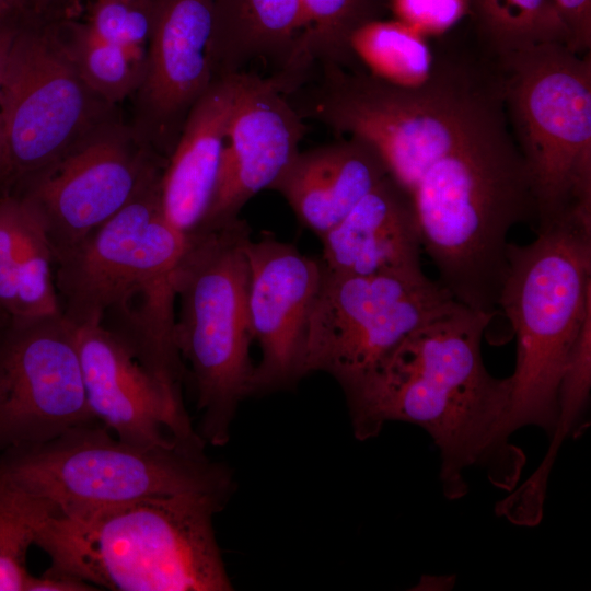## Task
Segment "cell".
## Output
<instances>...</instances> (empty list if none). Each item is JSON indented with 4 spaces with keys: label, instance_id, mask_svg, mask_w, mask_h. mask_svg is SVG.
Listing matches in <instances>:
<instances>
[{
    "label": "cell",
    "instance_id": "obj_1",
    "mask_svg": "<svg viewBox=\"0 0 591 591\" xmlns=\"http://www.w3.org/2000/svg\"><path fill=\"white\" fill-rule=\"evenodd\" d=\"M495 314L456 303L410 333L359 385L346 392L358 439L375 436L386 421L419 426L441 460L444 495L467 490L464 472L486 465L495 483L510 489L523 465L503 427L510 403L509 378L486 369L483 336Z\"/></svg>",
    "mask_w": 591,
    "mask_h": 591
},
{
    "label": "cell",
    "instance_id": "obj_2",
    "mask_svg": "<svg viewBox=\"0 0 591 591\" xmlns=\"http://www.w3.org/2000/svg\"><path fill=\"white\" fill-rule=\"evenodd\" d=\"M223 495L187 494L25 515L49 557L43 575L97 590H230L212 528Z\"/></svg>",
    "mask_w": 591,
    "mask_h": 591
},
{
    "label": "cell",
    "instance_id": "obj_3",
    "mask_svg": "<svg viewBox=\"0 0 591 591\" xmlns=\"http://www.w3.org/2000/svg\"><path fill=\"white\" fill-rule=\"evenodd\" d=\"M412 197L422 251L462 305L498 312L508 234L536 219L530 177L511 132L455 148L419 178Z\"/></svg>",
    "mask_w": 591,
    "mask_h": 591
},
{
    "label": "cell",
    "instance_id": "obj_4",
    "mask_svg": "<svg viewBox=\"0 0 591 591\" xmlns=\"http://www.w3.org/2000/svg\"><path fill=\"white\" fill-rule=\"evenodd\" d=\"M536 232L526 245L509 243L498 298L517 337L506 439L524 426L552 434L560 380L591 314V217L569 213Z\"/></svg>",
    "mask_w": 591,
    "mask_h": 591
},
{
    "label": "cell",
    "instance_id": "obj_5",
    "mask_svg": "<svg viewBox=\"0 0 591 591\" xmlns=\"http://www.w3.org/2000/svg\"><path fill=\"white\" fill-rule=\"evenodd\" d=\"M202 447H137L95 420L0 453V503L25 515H56L147 497L224 496L227 474Z\"/></svg>",
    "mask_w": 591,
    "mask_h": 591
},
{
    "label": "cell",
    "instance_id": "obj_6",
    "mask_svg": "<svg viewBox=\"0 0 591 591\" xmlns=\"http://www.w3.org/2000/svg\"><path fill=\"white\" fill-rule=\"evenodd\" d=\"M248 224L236 218L187 237L176 266L175 344L189 363L200 438L223 444L239 402L253 392Z\"/></svg>",
    "mask_w": 591,
    "mask_h": 591
},
{
    "label": "cell",
    "instance_id": "obj_7",
    "mask_svg": "<svg viewBox=\"0 0 591 591\" xmlns=\"http://www.w3.org/2000/svg\"><path fill=\"white\" fill-rule=\"evenodd\" d=\"M508 121L537 225L591 216V57L544 43L498 57Z\"/></svg>",
    "mask_w": 591,
    "mask_h": 591
},
{
    "label": "cell",
    "instance_id": "obj_8",
    "mask_svg": "<svg viewBox=\"0 0 591 591\" xmlns=\"http://www.w3.org/2000/svg\"><path fill=\"white\" fill-rule=\"evenodd\" d=\"M456 303L425 274L343 275L323 267L302 375L324 371L346 392L364 381L415 329Z\"/></svg>",
    "mask_w": 591,
    "mask_h": 591
},
{
    "label": "cell",
    "instance_id": "obj_9",
    "mask_svg": "<svg viewBox=\"0 0 591 591\" xmlns=\"http://www.w3.org/2000/svg\"><path fill=\"white\" fill-rule=\"evenodd\" d=\"M108 105L83 81L61 36L15 31L2 104L9 177L25 183L51 166L102 126Z\"/></svg>",
    "mask_w": 591,
    "mask_h": 591
},
{
    "label": "cell",
    "instance_id": "obj_10",
    "mask_svg": "<svg viewBox=\"0 0 591 591\" xmlns=\"http://www.w3.org/2000/svg\"><path fill=\"white\" fill-rule=\"evenodd\" d=\"M160 177L55 259L59 310L72 326L100 324L108 309L144 280L177 266L187 237L162 213Z\"/></svg>",
    "mask_w": 591,
    "mask_h": 591
},
{
    "label": "cell",
    "instance_id": "obj_11",
    "mask_svg": "<svg viewBox=\"0 0 591 591\" xmlns=\"http://www.w3.org/2000/svg\"><path fill=\"white\" fill-rule=\"evenodd\" d=\"M95 420L61 313L0 320V453Z\"/></svg>",
    "mask_w": 591,
    "mask_h": 591
},
{
    "label": "cell",
    "instance_id": "obj_12",
    "mask_svg": "<svg viewBox=\"0 0 591 591\" xmlns=\"http://www.w3.org/2000/svg\"><path fill=\"white\" fill-rule=\"evenodd\" d=\"M165 160L136 139L102 125L22 192L43 219L56 259L116 215Z\"/></svg>",
    "mask_w": 591,
    "mask_h": 591
},
{
    "label": "cell",
    "instance_id": "obj_13",
    "mask_svg": "<svg viewBox=\"0 0 591 591\" xmlns=\"http://www.w3.org/2000/svg\"><path fill=\"white\" fill-rule=\"evenodd\" d=\"M303 120L277 76L241 73L215 194L196 232L239 218L251 198L271 188L300 151Z\"/></svg>",
    "mask_w": 591,
    "mask_h": 591
},
{
    "label": "cell",
    "instance_id": "obj_14",
    "mask_svg": "<svg viewBox=\"0 0 591 591\" xmlns=\"http://www.w3.org/2000/svg\"><path fill=\"white\" fill-rule=\"evenodd\" d=\"M216 0H158L144 73L137 89L143 144L163 159L192 107L215 81Z\"/></svg>",
    "mask_w": 591,
    "mask_h": 591
},
{
    "label": "cell",
    "instance_id": "obj_15",
    "mask_svg": "<svg viewBox=\"0 0 591 591\" xmlns=\"http://www.w3.org/2000/svg\"><path fill=\"white\" fill-rule=\"evenodd\" d=\"M248 314L262 359L254 370L253 392L294 382L302 361L311 311L323 265L294 245L269 234L248 241Z\"/></svg>",
    "mask_w": 591,
    "mask_h": 591
},
{
    "label": "cell",
    "instance_id": "obj_16",
    "mask_svg": "<svg viewBox=\"0 0 591 591\" xmlns=\"http://www.w3.org/2000/svg\"><path fill=\"white\" fill-rule=\"evenodd\" d=\"M74 332L89 408L119 440L143 448L205 443L187 413L111 332L100 324Z\"/></svg>",
    "mask_w": 591,
    "mask_h": 591
},
{
    "label": "cell",
    "instance_id": "obj_17",
    "mask_svg": "<svg viewBox=\"0 0 591 591\" xmlns=\"http://www.w3.org/2000/svg\"><path fill=\"white\" fill-rule=\"evenodd\" d=\"M323 267L355 276L425 274L409 194L389 174L320 237Z\"/></svg>",
    "mask_w": 591,
    "mask_h": 591
},
{
    "label": "cell",
    "instance_id": "obj_18",
    "mask_svg": "<svg viewBox=\"0 0 591 591\" xmlns=\"http://www.w3.org/2000/svg\"><path fill=\"white\" fill-rule=\"evenodd\" d=\"M241 73L215 80L195 103L162 169V213L186 237L199 229L212 201Z\"/></svg>",
    "mask_w": 591,
    "mask_h": 591
},
{
    "label": "cell",
    "instance_id": "obj_19",
    "mask_svg": "<svg viewBox=\"0 0 591 591\" xmlns=\"http://www.w3.org/2000/svg\"><path fill=\"white\" fill-rule=\"evenodd\" d=\"M387 175L373 147L348 137L299 151L270 189L286 199L304 228L322 237Z\"/></svg>",
    "mask_w": 591,
    "mask_h": 591
},
{
    "label": "cell",
    "instance_id": "obj_20",
    "mask_svg": "<svg viewBox=\"0 0 591 591\" xmlns=\"http://www.w3.org/2000/svg\"><path fill=\"white\" fill-rule=\"evenodd\" d=\"M55 258L39 211L24 194L0 195V320L60 313Z\"/></svg>",
    "mask_w": 591,
    "mask_h": 591
},
{
    "label": "cell",
    "instance_id": "obj_21",
    "mask_svg": "<svg viewBox=\"0 0 591 591\" xmlns=\"http://www.w3.org/2000/svg\"><path fill=\"white\" fill-rule=\"evenodd\" d=\"M305 31L301 0H216L215 80L243 72L256 58H279L283 67Z\"/></svg>",
    "mask_w": 591,
    "mask_h": 591
},
{
    "label": "cell",
    "instance_id": "obj_22",
    "mask_svg": "<svg viewBox=\"0 0 591 591\" xmlns=\"http://www.w3.org/2000/svg\"><path fill=\"white\" fill-rule=\"evenodd\" d=\"M380 1L301 0L306 31L280 73L298 81L314 62L357 68L349 48L350 36L360 25L379 19Z\"/></svg>",
    "mask_w": 591,
    "mask_h": 591
},
{
    "label": "cell",
    "instance_id": "obj_23",
    "mask_svg": "<svg viewBox=\"0 0 591 591\" xmlns=\"http://www.w3.org/2000/svg\"><path fill=\"white\" fill-rule=\"evenodd\" d=\"M349 48L369 74L399 88L422 85L433 69L434 51L427 37L397 20L360 25Z\"/></svg>",
    "mask_w": 591,
    "mask_h": 591
},
{
    "label": "cell",
    "instance_id": "obj_24",
    "mask_svg": "<svg viewBox=\"0 0 591 591\" xmlns=\"http://www.w3.org/2000/svg\"><path fill=\"white\" fill-rule=\"evenodd\" d=\"M477 40L497 57L544 43L567 46L554 0H467Z\"/></svg>",
    "mask_w": 591,
    "mask_h": 591
},
{
    "label": "cell",
    "instance_id": "obj_25",
    "mask_svg": "<svg viewBox=\"0 0 591 591\" xmlns=\"http://www.w3.org/2000/svg\"><path fill=\"white\" fill-rule=\"evenodd\" d=\"M66 38L62 40L80 76L103 101L113 104L137 91L144 58L101 38L86 23L70 24Z\"/></svg>",
    "mask_w": 591,
    "mask_h": 591
},
{
    "label": "cell",
    "instance_id": "obj_26",
    "mask_svg": "<svg viewBox=\"0 0 591 591\" xmlns=\"http://www.w3.org/2000/svg\"><path fill=\"white\" fill-rule=\"evenodd\" d=\"M158 0H94L88 26L101 38L147 59Z\"/></svg>",
    "mask_w": 591,
    "mask_h": 591
},
{
    "label": "cell",
    "instance_id": "obj_27",
    "mask_svg": "<svg viewBox=\"0 0 591 591\" xmlns=\"http://www.w3.org/2000/svg\"><path fill=\"white\" fill-rule=\"evenodd\" d=\"M32 545L31 526L14 510L0 503V591H26L33 576L26 568Z\"/></svg>",
    "mask_w": 591,
    "mask_h": 591
},
{
    "label": "cell",
    "instance_id": "obj_28",
    "mask_svg": "<svg viewBox=\"0 0 591 591\" xmlns=\"http://www.w3.org/2000/svg\"><path fill=\"white\" fill-rule=\"evenodd\" d=\"M395 20L420 34L440 36L468 15L467 0H389Z\"/></svg>",
    "mask_w": 591,
    "mask_h": 591
},
{
    "label": "cell",
    "instance_id": "obj_29",
    "mask_svg": "<svg viewBox=\"0 0 591 591\" xmlns=\"http://www.w3.org/2000/svg\"><path fill=\"white\" fill-rule=\"evenodd\" d=\"M567 30V47L578 54L591 50V0H554Z\"/></svg>",
    "mask_w": 591,
    "mask_h": 591
},
{
    "label": "cell",
    "instance_id": "obj_30",
    "mask_svg": "<svg viewBox=\"0 0 591 591\" xmlns=\"http://www.w3.org/2000/svg\"><path fill=\"white\" fill-rule=\"evenodd\" d=\"M15 30L0 23V179L9 178L8 160L3 136L2 104L8 55Z\"/></svg>",
    "mask_w": 591,
    "mask_h": 591
},
{
    "label": "cell",
    "instance_id": "obj_31",
    "mask_svg": "<svg viewBox=\"0 0 591 591\" xmlns=\"http://www.w3.org/2000/svg\"><path fill=\"white\" fill-rule=\"evenodd\" d=\"M95 587L79 580L42 575L32 576L26 591H93Z\"/></svg>",
    "mask_w": 591,
    "mask_h": 591
},
{
    "label": "cell",
    "instance_id": "obj_32",
    "mask_svg": "<svg viewBox=\"0 0 591 591\" xmlns=\"http://www.w3.org/2000/svg\"><path fill=\"white\" fill-rule=\"evenodd\" d=\"M12 9L0 0V23H2Z\"/></svg>",
    "mask_w": 591,
    "mask_h": 591
},
{
    "label": "cell",
    "instance_id": "obj_33",
    "mask_svg": "<svg viewBox=\"0 0 591 591\" xmlns=\"http://www.w3.org/2000/svg\"><path fill=\"white\" fill-rule=\"evenodd\" d=\"M2 2H4L7 5H9L12 10L14 8H20L22 7L26 0H1Z\"/></svg>",
    "mask_w": 591,
    "mask_h": 591
},
{
    "label": "cell",
    "instance_id": "obj_34",
    "mask_svg": "<svg viewBox=\"0 0 591 591\" xmlns=\"http://www.w3.org/2000/svg\"><path fill=\"white\" fill-rule=\"evenodd\" d=\"M26 1H33L37 4V7H39L44 3H48L50 0H26Z\"/></svg>",
    "mask_w": 591,
    "mask_h": 591
}]
</instances>
